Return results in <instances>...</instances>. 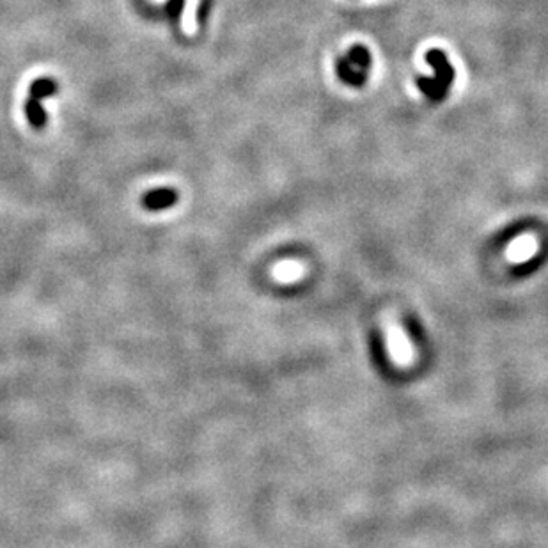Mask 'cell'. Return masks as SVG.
<instances>
[{
    "label": "cell",
    "instance_id": "6da1fadb",
    "mask_svg": "<svg viewBox=\"0 0 548 548\" xmlns=\"http://www.w3.org/2000/svg\"><path fill=\"white\" fill-rule=\"evenodd\" d=\"M426 62L433 68L435 75L431 78L419 77L417 87L422 95H426L431 102H442L449 93L454 82V68L442 50L431 48L426 53Z\"/></svg>",
    "mask_w": 548,
    "mask_h": 548
},
{
    "label": "cell",
    "instance_id": "7a4b0ae2",
    "mask_svg": "<svg viewBox=\"0 0 548 548\" xmlns=\"http://www.w3.org/2000/svg\"><path fill=\"white\" fill-rule=\"evenodd\" d=\"M381 325H384L385 343H387V350H389L393 362H396L399 368L412 366L413 360H415V350H413V344L406 336V332L401 327L397 316L390 311L384 312Z\"/></svg>",
    "mask_w": 548,
    "mask_h": 548
},
{
    "label": "cell",
    "instance_id": "3957f363",
    "mask_svg": "<svg viewBox=\"0 0 548 548\" xmlns=\"http://www.w3.org/2000/svg\"><path fill=\"white\" fill-rule=\"evenodd\" d=\"M369 68H371V55L369 50L362 45L352 46L343 57L336 59V73L341 82L346 86H364L369 77Z\"/></svg>",
    "mask_w": 548,
    "mask_h": 548
},
{
    "label": "cell",
    "instance_id": "277c9868",
    "mask_svg": "<svg viewBox=\"0 0 548 548\" xmlns=\"http://www.w3.org/2000/svg\"><path fill=\"white\" fill-rule=\"evenodd\" d=\"M144 206L151 211L171 208L178 202V192L172 189H156L144 196Z\"/></svg>",
    "mask_w": 548,
    "mask_h": 548
},
{
    "label": "cell",
    "instance_id": "5b68a950",
    "mask_svg": "<svg viewBox=\"0 0 548 548\" xmlns=\"http://www.w3.org/2000/svg\"><path fill=\"white\" fill-rule=\"evenodd\" d=\"M536 250H538V243L534 238L531 236L516 238L515 242L509 245V249H507V259L511 263H525L536 254Z\"/></svg>",
    "mask_w": 548,
    "mask_h": 548
},
{
    "label": "cell",
    "instance_id": "8992f818",
    "mask_svg": "<svg viewBox=\"0 0 548 548\" xmlns=\"http://www.w3.org/2000/svg\"><path fill=\"white\" fill-rule=\"evenodd\" d=\"M303 274H305V268L299 261H284L274 268V277L278 283H296L303 277Z\"/></svg>",
    "mask_w": 548,
    "mask_h": 548
},
{
    "label": "cell",
    "instance_id": "52a82bcc",
    "mask_svg": "<svg viewBox=\"0 0 548 548\" xmlns=\"http://www.w3.org/2000/svg\"><path fill=\"white\" fill-rule=\"evenodd\" d=\"M25 114H27V119H29V123L32 124V128H36V130L45 128L46 112L41 106V103H39V100L30 96V98L27 100V103H25Z\"/></svg>",
    "mask_w": 548,
    "mask_h": 548
},
{
    "label": "cell",
    "instance_id": "ba28073f",
    "mask_svg": "<svg viewBox=\"0 0 548 548\" xmlns=\"http://www.w3.org/2000/svg\"><path fill=\"white\" fill-rule=\"evenodd\" d=\"M55 91H57L55 80H52V78H37V80L32 82V86H30V96L36 100L48 98Z\"/></svg>",
    "mask_w": 548,
    "mask_h": 548
},
{
    "label": "cell",
    "instance_id": "9c48e42d",
    "mask_svg": "<svg viewBox=\"0 0 548 548\" xmlns=\"http://www.w3.org/2000/svg\"><path fill=\"white\" fill-rule=\"evenodd\" d=\"M196 9H197V0H187L185 15H183V30L187 34H193L197 30Z\"/></svg>",
    "mask_w": 548,
    "mask_h": 548
}]
</instances>
